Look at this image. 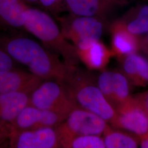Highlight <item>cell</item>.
<instances>
[{"label": "cell", "instance_id": "cell-1", "mask_svg": "<svg viewBox=\"0 0 148 148\" xmlns=\"http://www.w3.org/2000/svg\"><path fill=\"white\" fill-rule=\"evenodd\" d=\"M0 47L18 63L43 80L66 84L74 66H69L42 44L17 32L0 34Z\"/></svg>", "mask_w": 148, "mask_h": 148}, {"label": "cell", "instance_id": "cell-2", "mask_svg": "<svg viewBox=\"0 0 148 148\" xmlns=\"http://www.w3.org/2000/svg\"><path fill=\"white\" fill-rule=\"evenodd\" d=\"M24 29L69 66H75L79 62L75 46L64 36L58 23L47 12L28 5L25 13Z\"/></svg>", "mask_w": 148, "mask_h": 148}, {"label": "cell", "instance_id": "cell-3", "mask_svg": "<svg viewBox=\"0 0 148 148\" xmlns=\"http://www.w3.org/2000/svg\"><path fill=\"white\" fill-rule=\"evenodd\" d=\"M75 66L66 82L76 106L111 122L116 115L115 109L106 99L89 75L81 72Z\"/></svg>", "mask_w": 148, "mask_h": 148}, {"label": "cell", "instance_id": "cell-4", "mask_svg": "<svg viewBox=\"0 0 148 148\" xmlns=\"http://www.w3.org/2000/svg\"><path fill=\"white\" fill-rule=\"evenodd\" d=\"M29 105L57 112L66 117L77 106L68 85L54 79L41 82L30 95Z\"/></svg>", "mask_w": 148, "mask_h": 148}, {"label": "cell", "instance_id": "cell-5", "mask_svg": "<svg viewBox=\"0 0 148 148\" xmlns=\"http://www.w3.org/2000/svg\"><path fill=\"white\" fill-rule=\"evenodd\" d=\"M64 36L75 48L99 41L104 32L106 20L68 13L56 18Z\"/></svg>", "mask_w": 148, "mask_h": 148}, {"label": "cell", "instance_id": "cell-6", "mask_svg": "<svg viewBox=\"0 0 148 148\" xmlns=\"http://www.w3.org/2000/svg\"><path fill=\"white\" fill-rule=\"evenodd\" d=\"M107 122L97 115L76 106L66 119L56 127L61 148L71 138L79 135H99L105 132Z\"/></svg>", "mask_w": 148, "mask_h": 148}, {"label": "cell", "instance_id": "cell-7", "mask_svg": "<svg viewBox=\"0 0 148 148\" xmlns=\"http://www.w3.org/2000/svg\"><path fill=\"white\" fill-rule=\"evenodd\" d=\"M116 115L110 122L114 128L123 130L141 138L148 133V115L132 97L116 109Z\"/></svg>", "mask_w": 148, "mask_h": 148}, {"label": "cell", "instance_id": "cell-8", "mask_svg": "<svg viewBox=\"0 0 148 148\" xmlns=\"http://www.w3.org/2000/svg\"><path fill=\"white\" fill-rule=\"evenodd\" d=\"M8 143L10 148H61L56 127H42L23 131L11 129Z\"/></svg>", "mask_w": 148, "mask_h": 148}, {"label": "cell", "instance_id": "cell-9", "mask_svg": "<svg viewBox=\"0 0 148 148\" xmlns=\"http://www.w3.org/2000/svg\"><path fill=\"white\" fill-rule=\"evenodd\" d=\"M65 119L66 117L57 112L42 110L29 104L10 123L12 130L23 131L57 127Z\"/></svg>", "mask_w": 148, "mask_h": 148}, {"label": "cell", "instance_id": "cell-10", "mask_svg": "<svg viewBox=\"0 0 148 148\" xmlns=\"http://www.w3.org/2000/svg\"><path fill=\"white\" fill-rule=\"evenodd\" d=\"M97 85L115 110L131 98L128 79L120 73L111 71L101 73Z\"/></svg>", "mask_w": 148, "mask_h": 148}, {"label": "cell", "instance_id": "cell-11", "mask_svg": "<svg viewBox=\"0 0 148 148\" xmlns=\"http://www.w3.org/2000/svg\"><path fill=\"white\" fill-rule=\"evenodd\" d=\"M43 79L19 69L0 72V94L23 92L30 95Z\"/></svg>", "mask_w": 148, "mask_h": 148}, {"label": "cell", "instance_id": "cell-12", "mask_svg": "<svg viewBox=\"0 0 148 148\" xmlns=\"http://www.w3.org/2000/svg\"><path fill=\"white\" fill-rule=\"evenodd\" d=\"M66 12L74 15L106 20L119 5L112 0H64Z\"/></svg>", "mask_w": 148, "mask_h": 148}, {"label": "cell", "instance_id": "cell-13", "mask_svg": "<svg viewBox=\"0 0 148 148\" xmlns=\"http://www.w3.org/2000/svg\"><path fill=\"white\" fill-rule=\"evenodd\" d=\"M110 30L114 55L122 58L139 50L140 37L128 32L120 19L111 24Z\"/></svg>", "mask_w": 148, "mask_h": 148}, {"label": "cell", "instance_id": "cell-14", "mask_svg": "<svg viewBox=\"0 0 148 148\" xmlns=\"http://www.w3.org/2000/svg\"><path fill=\"white\" fill-rule=\"evenodd\" d=\"M29 5L24 0H0V28L12 32L24 30Z\"/></svg>", "mask_w": 148, "mask_h": 148}, {"label": "cell", "instance_id": "cell-15", "mask_svg": "<svg viewBox=\"0 0 148 148\" xmlns=\"http://www.w3.org/2000/svg\"><path fill=\"white\" fill-rule=\"evenodd\" d=\"M76 49L79 60L90 69L104 68L111 57L114 56L111 49H109L100 40Z\"/></svg>", "mask_w": 148, "mask_h": 148}, {"label": "cell", "instance_id": "cell-16", "mask_svg": "<svg viewBox=\"0 0 148 148\" xmlns=\"http://www.w3.org/2000/svg\"><path fill=\"white\" fill-rule=\"evenodd\" d=\"M123 69L128 79L136 86L148 85V59L137 53L122 58Z\"/></svg>", "mask_w": 148, "mask_h": 148}, {"label": "cell", "instance_id": "cell-17", "mask_svg": "<svg viewBox=\"0 0 148 148\" xmlns=\"http://www.w3.org/2000/svg\"><path fill=\"white\" fill-rule=\"evenodd\" d=\"M30 95L23 92L0 94V121L11 123L29 104Z\"/></svg>", "mask_w": 148, "mask_h": 148}, {"label": "cell", "instance_id": "cell-18", "mask_svg": "<svg viewBox=\"0 0 148 148\" xmlns=\"http://www.w3.org/2000/svg\"><path fill=\"white\" fill-rule=\"evenodd\" d=\"M128 32L140 36L148 33V4L141 3L131 7L121 19Z\"/></svg>", "mask_w": 148, "mask_h": 148}, {"label": "cell", "instance_id": "cell-19", "mask_svg": "<svg viewBox=\"0 0 148 148\" xmlns=\"http://www.w3.org/2000/svg\"><path fill=\"white\" fill-rule=\"evenodd\" d=\"M103 134L106 148H136L139 145V138L127 131L114 130L108 126Z\"/></svg>", "mask_w": 148, "mask_h": 148}, {"label": "cell", "instance_id": "cell-20", "mask_svg": "<svg viewBox=\"0 0 148 148\" xmlns=\"http://www.w3.org/2000/svg\"><path fill=\"white\" fill-rule=\"evenodd\" d=\"M63 148H105L103 138L99 135H79L71 138Z\"/></svg>", "mask_w": 148, "mask_h": 148}, {"label": "cell", "instance_id": "cell-21", "mask_svg": "<svg viewBox=\"0 0 148 148\" xmlns=\"http://www.w3.org/2000/svg\"><path fill=\"white\" fill-rule=\"evenodd\" d=\"M39 6L55 18L66 12L64 0H39Z\"/></svg>", "mask_w": 148, "mask_h": 148}, {"label": "cell", "instance_id": "cell-22", "mask_svg": "<svg viewBox=\"0 0 148 148\" xmlns=\"http://www.w3.org/2000/svg\"><path fill=\"white\" fill-rule=\"evenodd\" d=\"M17 63L5 49L0 47V72L18 69L16 68Z\"/></svg>", "mask_w": 148, "mask_h": 148}, {"label": "cell", "instance_id": "cell-23", "mask_svg": "<svg viewBox=\"0 0 148 148\" xmlns=\"http://www.w3.org/2000/svg\"><path fill=\"white\" fill-rule=\"evenodd\" d=\"M11 132V125L8 122L0 121V145L8 142Z\"/></svg>", "mask_w": 148, "mask_h": 148}, {"label": "cell", "instance_id": "cell-24", "mask_svg": "<svg viewBox=\"0 0 148 148\" xmlns=\"http://www.w3.org/2000/svg\"><path fill=\"white\" fill-rule=\"evenodd\" d=\"M134 98L148 115V91L136 95Z\"/></svg>", "mask_w": 148, "mask_h": 148}, {"label": "cell", "instance_id": "cell-25", "mask_svg": "<svg viewBox=\"0 0 148 148\" xmlns=\"http://www.w3.org/2000/svg\"><path fill=\"white\" fill-rule=\"evenodd\" d=\"M139 49L148 55V33L142 38L140 37Z\"/></svg>", "mask_w": 148, "mask_h": 148}, {"label": "cell", "instance_id": "cell-26", "mask_svg": "<svg viewBox=\"0 0 148 148\" xmlns=\"http://www.w3.org/2000/svg\"><path fill=\"white\" fill-rule=\"evenodd\" d=\"M139 145L142 148H148V133L139 138Z\"/></svg>", "mask_w": 148, "mask_h": 148}, {"label": "cell", "instance_id": "cell-27", "mask_svg": "<svg viewBox=\"0 0 148 148\" xmlns=\"http://www.w3.org/2000/svg\"><path fill=\"white\" fill-rule=\"evenodd\" d=\"M112 1L116 3L120 7L127 5L131 3L133 0H112Z\"/></svg>", "mask_w": 148, "mask_h": 148}, {"label": "cell", "instance_id": "cell-28", "mask_svg": "<svg viewBox=\"0 0 148 148\" xmlns=\"http://www.w3.org/2000/svg\"><path fill=\"white\" fill-rule=\"evenodd\" d=\"M24 1L26 2L29 5H39V0H24Z\"/></svg>", "mask_w": 148, "mask_h": 148}]
</instances>
